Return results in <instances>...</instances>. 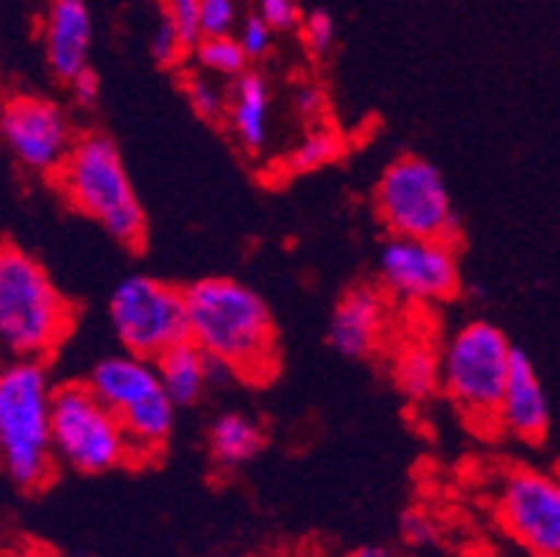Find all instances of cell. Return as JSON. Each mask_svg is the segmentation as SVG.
<instances>
[{"label": "cell", "instance_id": "6da1fadb", "mask_svg": "<svg viewBox=\"0 0 560 557\" xmlns=\"http://www.w3.org/2000/svg\"><path fill=\"white\" fill-rule=\"evenodd\" d=\"M182 293L190 340L203 355L237 380L268 382L277 374V324L257 290L229 276H207Z\"/></svg>", "mask_w": 560, "mask_h": 557}, {"label": "cell", "instance_id": "7a4b0ae2", "mask_svg": "<svg viewBox=\"0 0 560 557\" xmlns=\"http://www.w3.org/2000/svg\"><path fill=\"white\" fill-rule=\"evenodd\" d=\"M75 310L37 257L0 243V362L48 360L73 332Z\"/></svg>", "mask_w": 560, "mask_h": 557}, {"label": "cell", "instance_id": "3957f363", "mask_svg": "<svg viewBox=\"0 0 560 557\" xmlns=\"http://www.w3.org/2000/svg\"><path fill=\"white\" fill-rule=\"evenodd\" d=\"M54 182L65 201L90 221L101 223L112 240L129 248L145 245L149 221L112 137L101 131L75 137L65 162L54 173Z\"/></svg>", "mask_w": 560, "mask_h": 557}, {"label": "cell", "instance_id": "277c9868", "mask_svg": "<svg viewBox=\"0 0 560 557\" xmlns=\"http://www.w3.org/2000/svg\"><path fill=\"white\" fill-rule=\"evenodd\" d=\"M50 396L43 360L0 362V466L23 490L43 488L54 477Z\"/></svg>", "mask_w": 560, "mask_h": 557}, {"label": "cell", "instance_id": "5b68a950", "mask_svg": "<svg viewBox=\"0 0 560 557\" xmlns=\"http://www.w3.org/2000/svg\"><path fill=\"white\" fill-rule=\"evenodd\" d=\"M513 351L516 346L491 321H468L441 349V391L477 432H497Z\"/></svg>", "mask_w": 560, "mask_h": 557}, {"label": "cell", "instance_id": "8992f818", "mask_svg": "<svg viewBox=\"0 0 560 557\" xmlns=\"http://www.w3.org/2000/svg\"><path fill=\"white\" fill-rule=\"evenodd\" d=\"M50 443L56 463L81 474H106L131 463L115 413L86 382H65L50 396Z\"/></svg>", "mask_w": 560, "mask_h": 557}, {"label": "cell", "instance_id": "52a82bcc", "mask_svg": "<svg viewBox=\"0 0 560 557\" xmlns=\"http://www.w3.org/2000/svg\"><path fill=\"white\" fill-rule=\"evenodd\" d=\"M374 207L390 237L455 243L457 212L452 207L450 187L441 171L421 156H399L382 171Z\"/></svg>", "mask_w": 560, "mask_h": 557}, {"label": "cell", "instance_id": "ba28073f", "mask_svg": "<svg viewBox=\"0 0 560 557\" xmlns=\"http://www.w3.org/2000/svg\"><path fill=\"white\" fill-rule=\"evenodd\" d=\"M109 324L124 351L149 360L190 337L185 293L145 274L117 282L109 295Z\"/></svg>", "mask_w": 560, "mask_h": 557}, {"label": "cell", "instance_id": "9c48e42d", "mask_svg": "<svg viewBox=\"0 0 560 557\" xmlns=\"http://www.w3.org/2000/svg\"><path fill=\"white\" fill-rule=\"evenodd\" d=\"M0 140L20 167L54 178L75 131L62 104L37 92H14L0 104Z\"/></svg>", "mask_w": 560, "mask_h": 557}, {"label": "cell", "instance_id": "30bf717a", "mask_svg": "<svg viewBox=\"0 0 560 557\" xmlns=\"http://www.w3.org/2000/svg\"><path fill=\"white\" fill-rule=\"evenodd\" d=\"M499 524L527 557H560V485L541 468H513L499 483Z\"/></svg>", "mask_w": 560, "mask_h": 557}, {"label": "cell", "instance_id": "8fae6325", "mask_svg": "<svg viewBox=\"0 0 560 557\" xmlns=\"http://www.w3.org/2000/svg\"><path fill=\"white\" fill-rule=\"evenodd\" d=\"M380 288L412 304H438L460 290L455 243L421 237H390L380 252Z\"/></svg>", "mask_w": 560, "mask_h": 557}, {"label": "cell", "instance_id": "7c38bea8", "mask_svg": "<svg viewBox=\"0 0 560 557\" xmlns=\"http://www.w3.org/2000/svg\"><path fill=\"white\" fill-rule=\"evenodd\" d=\"M388 329V293L376 285H354L340 295L329 318V346L349 360H363L380 349Z\"/></svg>", "mask_w": 560, "mask_h": 557}, {"label": "cell", "instance_id": "4fadbf2b", "mask_svg": "<svg viewBox=\"0 0 560 557\" xmlns=\"http://www.w3.org/2000/svg\"><path fill=\"white\" fill-rule=\"evenodd\" d=\"M549 396L536 365L522 349L513 351L505 391L499 398L497 429L516 441L538 446L549 436Z\"/></svg>", "mask_w": 560, "mask_h": 557}, {"label": "cell", "instance_id": "5bb4252c", "mask_svg": "<svg viewBox=\"0 0 560 557\" xmlns=\"http://www.w3.org/2000/svg\"><path fill=\"white\" fill-rule=\"evenodd\" d=\"M93 18L86 0H50L43 23V48L54 79L68 84L75 73L90 68Z\"/></svg>", "mask_w": 560, "mask_h": 557}, {"label": "cell", "instance_id": "9a60e30c", "mask_svg": "<svg viewBox=\"0 0 560 557\" xmlns=\"http://www.w3.org/2000/svg\"><path fill=\"white\" fill-rule=\"evenodd\" d=\"M86 387L109 407L115 416L135 407L145 396L160 391V380H156L154 360L140 355H109L98 360L86 376Z\"/></svg>", "mask_w": 560, "mask_h": 557}, {"label": "cell", "instance_id": "2e32d148", "mask_svg": "<svg viewBox=\"0 0 560 557\" xmlns=\"http://www.w3.org/2000/svg\"><path fill=\"white\" fill-rule=\"evenodd\" d=\"M223 123L241 142L243 151L259 153L268 146L271 131V86L259 73H241L226 90Z\"/></svg>", "mask_w": 560, "mask_h": 557}, {"label": "cell", "instance_id": "e0dca14e", "mask_svg": "<svg viewBox=\"0 0 560 557\" xmlns=\"http://www.w3.org/2000/svg\"><path fill=\"white\" fill-rule=\"evenodd\" d=\"M117 421H120L126 443H129L131 463H140V460L156 457L167 446L173 436V423H176V405L160 387L156 393L137 402L135 407L120 413Z\"/></svg>", "mask_w": 560, "mask_h": 557}, {"label": "cell", "instance_id": "ac0fdd59", "mask_svg": "<svg viewBox=\"0 0 560 557\" xmlns=\"http://www.w3.org/2000/svg\"><path fill=\"white\" fill-rule=\"evenodd\" d=\"M160 387L176 407L196 405L210 387V357L203 355L190 337L154 357Z\"/></svg>", "mask_w": 560, "mask_h": 557}, {"label": "cell", "instance_id": "d6986e66", "mask_svg": "<svg viewBox=\"0 0 560 557\" xmlns=\"http://www.w3.org/2000/svg\"><path fill=\"white\" fill-rule=\"evenodd\" d=\"M394 380L412 402H427L441 391V349L430 337H410L394 360Z\"/></svg>", "mask_w": 560, "mask_h": 557}, {"label": "cell", "instance_id": "ffe728a7", "mask_svg": "<svg viewBox=\"0 0 560 557\" xmlns=\"http://www.w3.org/2000/svg\"><path fill=\"white\" fill-rule=\"evenodd\" d=\"M262 429L246 413H223L210 427V454L215 466L234 472L246 466L262 449Z\"/></svg>", "mask_w": 560, "mask_h": 557}, {"label": "cell", "instance_id": "44dd1931", "mask_svg": "<svg viewBox=\"0 0 560 557\" xmlns=\"http://www.w3.org/2000/svg\"><path fill=\"white\" fill-rule=\"evenodd\" d=\"M192 56L201 73L207 76H223V79H237L248 70V59L243 54L241 43L234 39V34H218V37H198L192 45Z\"/></svg>", "mask_w": 560, "mask_h": 557}, {"label": "cell", "instance_id": "7402d4cb", "mask_svg": "<svg viewBox=\"0 0 560 557\" xmlns=\"http://www.w3.org/2000/svg\"><path fill=\"white\" fill-rule=\"evenodd\" d=\"M340 151H343V140L332 129H313L288 153L284 167L288 173H313L338 160Z\"/></svg>", "mask_w": 560, "mask_h": 557}, {"label": "cell", "instance_id": "603a6c76", "mask_svg": "<svg viewBox=\"0 0 560 557\" xmlns=\"http://www.w3.org/2000/svg\"><path fill=\"white\" fill-rule=\"evenodd\" d=\"M185 92L198 117L207 123H223L226 115V90L218 86L207 73H192L185 79Z\"/></svg>", "mask_w": 560, "mask_h": 557}, {"label": "cell", "instance_id": "cb8c5ba5", "mask_svg": "<svg viewBox=\"0 0 560 557\" xmlns=\"http://www.w3.org/2000/svg\"><path fill=\"white\" fill-rule=\"evenodd\" d=\"M237 23H241V3L237 0H201V7H198L201 37L234 34Z\"/></svg>", "mask_w": 560, "mask_h": 557}, {"label": "cell", "instance_id": "d4e9b609", "mask_svg": "<svg viewBox=\"0 0 560 557\" xmlns=\"http://www.w3.org/2000/svg\"><path fill=\"white\" fill-rule=\"evenodd\" d=\"M273 37H277V31H273L271 25L265 23V20L254 12L248 14V18H243L241 23H237V28H234V39L241 43L243 54H246L248 61L265 59V56L271 54Z\"/></svg>", "mask_w": 560, "mask_h": 557}, {"label": "cell", "instance_id": "484cf974", "mask_svg": "<svg viewBox=\"0 0 560 557\" xmlns=\"http://www.w3.org/2000/svg\"><path fill=\"white\" fill-rule=\"evenodd\" d=\"M198 7L201 0H162V20L173 25L187 48L198 43L201 28H198Z\"/></svg>", "mask_w": 560, "mask_h": 557}, {"label": "cell", "instance_id": "4316f807", "mask_svg": "<svg viewBox=\"0 0 560 557\" xmlns=\"http://www.w3.org/2000/svg\"><path fill=\"white\" fill-rule=\"evenodd\" d=\"M299 25H302L304 48H307L315 59H324V56H327L335 45L332 18H329L327 12L315 9V12H310L307 18L299 20Z\"/></svg>", "mask_w": 560, "mask_h": 557}, {"label": "cell", "instance_id": "83f0119b", "mask_svg": "<svg viewBox=\"0 0 560 557\" xmlns=\"http://www.w3.org/2000/svg\"><path fill=\"white\" fill-rule=\"evenodd\" d=\"M190 54L182 37L173 31V25L167 20H160V25L154 28V37H151V56H154L156 65L162 68H176L185 61V56Z\"/></svg>", "mask_w": 560, "mask_h": 557}, {"label": "cell", "instance_id": "f1b7e54d", "mask_svg": "<svg viewBox=\"0 0 560 557\" xmlns=\"http://www.w3.org/2000/svg\"><path fill=\"white\" fill-rule=\"evenodd\" d=\"M254 14H259L273 31L296 28L299 20H302L299 0H257V12Z\"/></svg>", "mask_w": 560, "mask_h": 557}, {"label": "cell", "instance_id": "f546056e", "mask_svg": "<svg viewBox=\"0 0 560 557\" xmlns=\"http://www.w3.org/2000/svg\"><path fill=\"white\" fill-rule=\"evenodd\" d=\"M401 535H405L407 544L424 549V546L435 544V521H432L430 515L419 513V510H412V513H407L405 519H401Z\"/></svg>", "mask_w": 560, "mask_h": 557}, {"label": "cell", "instance_id": "4dcf8cb0", "mask_svg": "<svg viewBox=\"0 0 560 557\" xmlns=\"http://www.w3.org/2000/svg\"><path fill=\"white\" fill-rule=\"evenodd\" d=\"M68 86H70V95H73L75 104L84 106V109H90V106L98 104L101 79H98V73H93L90 68H84L81 73H75L73 79L68 81Z\"/></svg>", "mask_w": 560, "mask_h": 557}, {"label": "cell", "instance_id": "1f68e13d", "mask_svg": "<svg viewBox=\"0 0 560 557\" xmlns=\"http://www.w3.org/2000/svg\"><path fill=\"white\" fill-rule=\"evenodd\" d=\"M324 106H327V95H324V90H320L318 84L299 86V92H296V112H299V115L307 117V120H315V117H320Z\"/></svg>", "mask_w": 560, "mask_h": 557}, {"label": "cell", "instance_id": "d6a6232c", "mask_svg": "<svg viewBox=\"0 0 560 557\" xmlns=\"http://www.w3.org/2000/svg\"><path fill=\"white\" fill-rule=\"evenodd\" d=\"M351 557H399L394 549H385V546H363Z\"/></svg>", "mask_w": 560, "mask_h": 557}, {"label": "cell", "instance_id": "836d02e7", "mask_svg": "<svg viewBox=\"0 0 560 557\" xmlns=\"http://www.w3.org/2000/svg\"><path fill=\"white\" fill-rule=\"evenodd\" d=\"M0 104H3V95H0Z\"/></svg>", "mask_w": 560, "mask_h": 557}, {"label": "cell", "instance_id": "e575fe53", "mask_svg": "<svg viewBox=\"0 0 560 557\" xmlns=\"http://www.w3.org/2000/svg\"><path fill=\"white\" fill-rule=\"evenodd\" d=\"M511 557H516V555H511ZM524 557H527V555H524Z\"/></svg>", "mask_w": 560, "mask_h": 557}, {"label": "cell", "instance_id": "d590c367", "mask_svg": "<svg viewBox=\"0 0 560 557\" xmlns=\"http://www.w3.org/2000/svg\"><path fill=\"white\" fill-rule=\"evenodd\" d=\"M81 557H84V555H81Z\"/></svg>", "mask_w": 560, "mask_h": 557}]
</instances>
